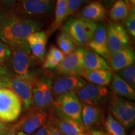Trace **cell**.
<instances>
[{
	"instance_id": "cell-7",
	"label": "cell",
	"mask_w": 135,
	"mask_h": 135,
	"mask_svg": "<svg viewBox=\"0 0 135 135\" xmlns=\"http://www.w3.org/2000/svg\"><path fill=\"white\" fill-rule=\"evenodd\" d=\"M83 105L101 107L109 100L111 93L106 86L86 83L76 93Z\"/></svg>"
},
{
	"instance_id": "cell-38",
	"label": "cell",
	"mask_w": 135,
	"mask_h": 135,
	"mask_svg": "<svg viewBox=\"0 0 135 135\" xmlns=\"http://www.w3.org/2000/svg\"><path fill=\"white\" fill-rule=\"evenodd\" d=\"M4 135H16V130L14 125L10 126L9 128L8 127L6 133Z\"/></svg>"
},
{
	"instance_id": "cell-14",
	"label": "cell",
	"mask_w": 135,
	"mask_h": 135,
	"mask_svg": "<svg viewBox=\"0 0 135 135\" xmlns=\"http://www.w3.org/2000/svg\"><path fill=\"white\" fill-rule=\"evenodd\" d=\"M87 83L81 76H64L51 80V90L54 97L57 98L69 93H76Z\"/></svg>"
},
{
	"instance_id": "cell-4",
	"label": "cell",
	"mask_w": 135,
	"mask_h": 135,
	"mask_svg": "<svg viewBox=\"0 0 135 135\" xmlns=\"http://www.w3.org/2000/svg\"><path fill=\"white\" fill-rule=\"evenodd\" d=\"M111 113L124 128H132L135 123V105L134 103L124 98L111 93L109 98Z\"/></svg>"
},
{
	"instance_id": "cell-10",
	"label": "cell",
	"mask_w": 135,
	"mask_h": 135,
	"mask_svg": "<svg viewBox=\"0 0 135 135\" xmlns=\"http://www.w3.org/2000/svg\"><path fill=\"white\" fill-rule=\"evenodd\" d=\"M33 78L15 76L6 78V88L16 94L25 109H28L33 104Z\"/></svg>"
},
{
	"instance_id": "cell-46",
	"label": "cell",
	"mask_w": 135,
	"mask_h": 135,
	"mask_svg": "<svg viewBox=\"0 0 135 135\" xmlns=\"http://www.w3.org/2000/svg\"><path fill=\"white\" fill-rule=\"evenodd\" d=\"M123 1H124V2L126 4H128L129 6H130V4H129V0H123ZM130 7H131V6H130Z\"/></svg>"
},
{
	"instance_id": "cell-44",
	"label": "cell",
	"mask_w": 135,
	"mask_h": 135,
	"mask_svg": "<svg viewBox=\"0 0 135 135\" xmlns=\"http://www.w3.org/2000/svg\"><path fill=\"white\" fill-rule=\"evenodd\" d=\"M0 88H6V83L0 81Z\"/></svg>"
},
{
	"instance_id": "cell-41",
	"label": "cell",
	"mask_w": 135,
	"mask_h": 135,
	"mask_svg": "<svg viewBox=\"0 0 135 135\" xmlns=\"http://www.w3.org/2000/svg\"><path fill=\"white\" fill-rule=\"evenodd\" d=\"M88 135H109V134H106L105 133L102 132V131L91 130L90 131V133H89Z\"/></svg>"
},
{
	"instance_id": "cell-45",
	"label": "cell",
	"mask_w": 135,
	"mask_h": 135,
	"mask_svg": "<svg viewBox=\"0 0 135 135\" xmlns=\"http://www.w3.org/2000/svg\"><path fill=\"white\" fill-rule=\"evenodd\" d=\"M16 135H28L26 133H25L23 131H18L16 133Z\"/></svg>"
},
{
	"instance_id": "cell-17",
	"label": "cell",
	"mask_w": 135,
	"mask_h": 135,
	"mask_svg": "<svg viewBox=\"0 0 135 135\" xmlns=\"http://www.w3.org/2000/svg\"><path fill=\"white\" fill-rule=\"evenodd\" d=\"M107 10L100 1L94 0L88 3L81 8L78 18L94 23L101 21L106 18Z\"/></svg>"
},
{
	"instance_id": "cell-31",
	"label": "cell",
	"mask_w": 135,
	"mask_h": 135,
	"mask_svg": "<svg viewBox=\"0 0 135 135\" xmlns=\"http://www.w3.org/2000/svg\"><path fill=\"white\" fill-rule=\"evenodd\" d=\"M46 33L45 31H36L32 33L26 39V43L28 44L32 43H47Z\"/></svg>"
},
{
	"instance_id": "cell-11",
	"label": "cell",
	"mask_w": 135,
	"mask_h": 135,
	"mask_svg": "<svg viewBox=\"0 0 135 135\" xmlns=\"http://www.w3.org/2000/svg\"><path fill=\"white\" fill-rule=\"evenodd\" d=\"M107 40L110 55L130 46L129 36L124 26L117 22L109 23L107 26Z\"/></svg>"
},
{
	"instance_id": "cell-27",
	"label": "cell",
	"mask_w": 135,
	"mask_h": 135,
	"mask_svg": "<svg viewBox=\"0 0 135 135\" xmlns=\"http://www.w3.org/2000/svg\"><path fill=\"white\" fill-rule=\"evenodd\" d=\"M119 75L121 78L133 89L135 88V66L133 64L119 71Z\"/></svg>"
},
{
	"instance_id": "cell-15",
	"label": "cell",
	"mask_w": 135,
	"mask_h": 135,
	"mask_svg": "<svg viewBox=\"0 0 135 135\" xmlns=\"http://www.w3.org/2000/svg\"><path fill=\"white\" fill-rule=\"evenodd\" d=\"M56 0H20L19 9L29 16H45L55 10Z\"/></svg>"
},
{
	"instance_id": "cell-3",
	"label": "cell",
	"mask_w": 135,
	"mask_h": 135,
	"mask_svg": "<svg viewBox=\"0 0 135 135\" xmlns=\"http://www.w3.org/2000/svg\"><path fill=\"white\" fill-rule=\"evenodd\" d=\"M33 104L49 114L54 106V98L51 90V80L48 78H37L32 80Z\"/></svg>"
},
{
	"instance_id": "cell-5",
	"label": "cell",
	"mask_w": 135,
	"mask_h": 135,
	"mask_svg": "<svg viewBox=\"0 0 135 135\" xmlns=\"http://www.w3.org/2000/svg\"><path fill=\"white\" fill-rule=\"evenodd\" d=\"M11 50V65L16 76L33 78L35 76L30 72L31 55L29 45L26 43L10 46Z\"/></svg>"
},
{
	"instance_id": "cell-16",
	"label": "cell",
	"mask_w": 135,
	"mask_h": 135,
	"mask_svg": "<svg viewBox=\"0 0 135 135\" xmlns=\"http://www.w3.org/2000/svg\"><path fill=\"white\" fill-rule=\"evenodd\" d=\"M87 46L104 59L109 60L110 55L108 47L107 27L105 25H98L97 30Z\"/></svg>"
},
{
	"instance_id": "cell-21",
	"label": "cell",
	"mask_w": 135,
	"mask_h": 135,
	"mask_svg": "<svg viewBox=\"0 0 135 135\" xmlns=\"http://www.w3.org/2000/svg\"><path fill=\"white\" fill-rule=\"evenodd\" d=\"M80 76L83 78L84 80H87L90 83L106 86L110 83L112 73L110 70H83Z\"/></svg>"
},
{
	"instance_id": "cell-34",
	"label": "cell",
	"mask_w": 135,
	"mask_h": 135,
	"mask_svg": "<svg viewBox=\"0 0 135 135\" xmlns=\"http://www.w3.org/2000/svg\"><path fill=\"white\" fill-rule=\"evenodd\" d=\"M11 54L10 48L6 44L0 41V63L9 58Z\"/></svg>"
},
{
	"instance_id": "cell-43",
	"label": "cell",
	"mask_w": 135,
	"mask_h": 135,
	"mask_svg": "<svg viewBox=\"0 0 135 135\" xmlns=\"http://www.w3.org/2000/svg\"><path fill=\"white\" fill-rule=\"evenodd\" d=\"M7 128H5V129L0 128V135H4L5 134V133H6V129H7Z\"/></svg>"
},
{
	"instance_id": "cell-26",
	"label": "cell",
	"mask_w": 135,
	"mask_h": 135,
	"mask_svg": "<svg viewBox=\"0 0 135 135\" xmlns=\"http://www.w3.org/2000/svg\"><path fill=\"white\" fill-rule=\"evenodd\" d=\"M57 44L59 48L65 55H68L71 53L76 50V45L72 40L66 34L61 31L59 34L57 38Z\"/></svg>"
},
{
	"instance_id": "cell-23",
	"label": "cell",
	"mask_w": 135,
	"mask_h": 135,
	"mask_svg": "<svg viewBox=\"0 0 135 135\" xmlns=\"http://www.w3.org/2000/svg\"><path fill=\"white\" fill-rule=\"evenodd\" d=\"M68 17V0H56L55 7V18L50 27L49 34L51 35L63 25Z\"/></svg>"
},
{
	"instance_id": "cell-6",
	"label": "cell",
	"mask_w": 135,
	"mask_h": 135,
	"mask_svg": "<svg viewBox=\"0 0 135 135\" xmlns=\"http://www.w3.org/2000/svg\"><path fill=\"white\" fill-rule=\"evenodd\" d=\"M22 104L16 94L7 88H0V119L12 122L21 112Z\"/></svg>"
},
{
	"instance_id": "cell-30",
	"label": "cell",
	"mask_w": 135,
	"mask_h": 135,
	"mask_svg": "<svg viewBox=\"0 0 135 135\" xmlns=\"http://www.w3.org/2000/svg\"><path fill=\"white\" fill-rule=\"evenodd\" d=\"M89 1V0H68V16L75 15L82 6Z\"/></svg>"
},
{
	"instance_id": "cell-35",
	"label": "cell",
	"mask_w": 135,
	"mask_h": 135,
	"mask_svg": "<svg viewBox=\"0 0 135 135\" xmlns=\"http://www.w3.org/2000/svg\"><path fill=\"white\" fill-rule=\"evenodd\" d=\"M48 126V135H63L60 131L53 124L47 121Z\"/></svg>"
},
{
	"instance_id": "cell-2",
	"label": "cell",
	"mask_w": 135,
	"mask_h": 135,
	"mask_svg": "<svg viewBox=\"0 0 135 135\" xmlns=\"http://www.w3.org/2000/svg\"><path fill=\"white\" fill-rule=\"evenodd\" d=\"M97 26L98 25L94 22L71 18L65 22L62 30L71 39L76 46L83 47L92 38Z\"/></svg>"
},
{
	"instance_id": "cell-13",
	"label": "cell",
	"mask_w": 135,
	"mask_h": 135,
	"mask_svg": "<svg viewBox=\"0 0 135 135\" xmlns=\"http://www.w3.org/2000/svg\"><path fill=\"white\" fill-rule=\"evenodd\" d=\"M84 50L82 48H76L71 53L65 55L63 60L56 68L61 75L80 76L83 71Z\"/></svg>"
},
{
	"instance_id": "cell-25",
	"label": "cell",
	"mask_w": 135,
	"mask_h": 135,
	"mask_svg": "<svg viewBox=\"0 0 135 135\" xmlns=\"http://www.w3.org/2000/svg\"><path fill=\"white\" fill-rule=\"evenodd\" d=\"M104 126L109 135H126L124 128L111 114L106 118Z\"/></svg>"
},
{
	"instance_id": "cell-36",
	"label": "cell",
	"mask_w": 135,
	"mask_h": 135,
	"mask_svg": "<svg viewBox=\"0 0 135 135\" xmlns=\"http://www.w3.org/2000/svg\"><path fill=\"white\" fill-rule=\"evenodd\" d=\"M34 135H48V126L47 123L35 131Z\"/></svg>"
},
{
	"instance_id": "cell-28",
	"label": "cell",
	"mask_w": 135,
	"mask_h": 135,
	"mask_svg": "<svg viewBox=\"0 0 135 135\" xmlns=\"http://www.w3.org/2000/svg\"><path fill=\"white\" fill-rule=\"evenodd\" d=\"M124 25L126 27V31L128 35L131 38H135V8L132 6L129 8V13L127 18L124 20Z\"/></svg>"
},
{
	"instance_id": "cell-33",
	"label": "cell",
	"mask_w": 135,
	"mask_h": 135,
	"mask_svg": "<svg viewBox=\"0 0 135 135\" xmlns=\"http://www.w3.org/2000/svg\"><path fill=\"white\" fill-rule=\"evenodd\" d=\"M48 55L53 57L54 58H55L56 60H57L60 62L61 61L65 56V55H64L63 52L60 49L57 48V47L54 46V45H52V46H50V49H49Z\"/></svg>"
},
{
	"instance_id": "cell-47",
	"label": "cell",
	"mask_w": 135,
	"mask_h": 135,
	"mask_svg": "<svg viewBox=\"0 0 135 135\" xmlns=\"http://www.w3.org/2000/svg\"><path fill=\"white\" fill-rule=\"evenodd\" d=\"M0 2H1V1H0Z\"/></svg>"
},
{
	"instance_id": "cell-42",
	"label": "cell",
	"mask_w": 135,
	"mask_h": 135,
	"mask_svg": "<svg viewBox=\"0 0 135 135\" xmlns=\"http://www.w3.org/2000/svg\"><path fill=\"white\" fill-rule=\"evenodd\" d=\"M8 126L6 125L4 122H3V121H1L0 119V128H3V129H5V128H7Z\"/></svg>"
},
{
	"instance_id": "cell-19",
	"label": "cell",
	"mask_w": 135,
	"mask_h": 135,
	"mask_svg": "<svg viewBox=\"0 0 135 135\" xmlns=\"http://www.w3.org/2000/svg\"><path fill=\"white\" fill-rule=\"evenodd\" d=\"M103 112L101 107L83 105L81 110V122L85 130L91 129L98 125L103 119Z\"/></svg>"
},
{
	"instance_id": "cell-20",
	"label": "cell",
	"mask_w": 135,
	"mask_h": 135,
	"mask_svg": "<svg viewBox=\"0 0 135 135\" xmlns=\"http://www.w3.org/2000/svg\"><path fill=\"white\" fill-rule=\"evenodd\" d=\"M109 86L113 93L124 98L134 100L135 99V91L118 74H112V78Z\"/></svg>"
},
{
	"instance_id": "cell-40",
	"label": "cell",
	"mask_w": 135,
	"mask_h": 135,
	"mask_svg": "<svg viewBox=\"0 0 135 135\" xmlns=\"http://www.w3.org/2000/svg\"><path fill=\"white\" fill-rule=\"evenodd\" d=\"M6 74V71H5L3 68L0 66V81L5 82V79L4 78Z\"/></svg>"
},
{
	"instance_id": "cell-22",
	"label": "cell",
	"mask_w": 135,
	"mask_h": 135,
	"mask_svg": "<svg viewBox=\"0 0 135 135\" xmlns=\"http://www.w3.org/2000/svg\"><path fill=\"white\" fill-rule=\"evenodd\" d=\"M83 68L86 70H109V67L106 61L90 49L84 50Z\"/></svg>"
},
{
	"instance_id": "cell-37",
	"label": "cell",
	"mask_w": 135,
	"mask_h": 135,
	"mask_svg": "<svg viewBox=\"0 0 135 135\" xmlns=\"http://www.w3.org/2000/svg\"><path fill=\"white\" fill-rule=\"evenodd\" d=\"M114 1L115 0H101V3L105 7L106 9H109Z\"/></svg>"
},
{
	"instance_id": "cell-18",
	"label": "cell",
	"mask_w": 135,
	"mask_h": 135,
	"mask_svg": "<svg viewBox=\"0 0 135 135\" xmlns=\"http://www.w3.org/2000/svg\"><path fill=\"white\" fill-rule=\"evenodd\" d=\"M110 66L114 71H119L134 63L135 54L132 48H129L118 51L110 55Z\"/></svg>"
},
{
	"instance_id": "cell-12",
	"label": "cell",
	"mask_w": 135,
	"mask_h": 135,
	"mask_svg": "<svg viewBox=\"0 0 135 135\" xmlns=\"http://www.w3.org/2000/svg\"><path fill=\"white\" fill-rule=\"evenodd\" d=\"M54 106L73 120L83 125L81 122L82 104L76 93H69L60 96L55 101Z\"/></svg>"
},
{
	"instance_id": "cell-9",
	"label": "cell",
	"mask_w": 135,
	"mask_h": 135,
	"mask_svg": "<svg viewBox=\"0 0 135 135\" xmlns=\"http://www.w3.org/2000/svg\"><path fill=\"white\" fill-rule=\"evenodd\" d=\"M48 122L55 126L63 135H88L83 126L68 117L58 108L53 109L49 113Z\"/></svg>"
},
{
	"instance_id": "cell-8",
	"label": "cell",
	"mask_w": 135,
	"mask_h": 135,
	"mask_svg": "<svg viewBox=\"0 0 135 135\" xmlns=\"http://www.w3.org/2000/svg\"><path fill=\"white\" fill-rule=\"evenodd\" d=\"M28 109L26 113L22 116L14 126L16 131L31 134L46 124L49 114L35 106Z\"/></svg>"
},
{
	"instance_id": "cell-39",
	"label": "cell",
	"mask_w": 135,
	"mask_h": 135,
	"mask_svg": "<svg viewBox=\"0 0 135 135\" xmlns=\"http://www.w3.org/2000/svg\"><path fill=\"white\" fill-rule=\"evenodd\" d=\"M3 4L7 6H12L15 4L16 0H0Z\"/></svg>"
},
{
	"instance_id": "cell-1",
	"label": "cell",
	"mask_w": 135,
	"mask_h": 135,
	"mask_svg": "<svg viewBox=\"0 0 135 135\" xmlns=\"http://www.w3.org/2000/svg\"><path fill=\"white\" fill-rule=\"evenodd\" d=\"M41 22L32 19L16 18L4 25L1 31V38L9 46L25 43L30 35L40 31Z\"/></svg>"
},
{
	"instance_id": "cell-32",
	"label": "cell",
	"mask_w": 135,
	"mask_h": 135,
	"mask_svg": "<svg viewBox=\"0 0 135 135\" xmlns=\"http://www.w3.org/2000/svg\"><path fill=\"white\" fill-rule=\"evenodd\" d=\"M60 63V61H58V60H56L53 57L51 56L50 55L47 54L46 58L44 60L43 68H44L48 69V70H53V69L56 68Z\"/></svg>"
},
{
	"instance_id": "cell-29",
	"label": "cell",
	"mask_w": 135,
	"mask_h": 135,
	"mask_svg": "<svg viewBox=\"0 0 135 135\" xmlns=\"http://www.w3.org/2000/svg\"><path fill=\"white\" fill-rule=\"evenodd\" d=\"M31 53L36 58L43 61L45 58L46 52V45L45 43H32L28 44Z\"/></svg>"
},
{
	"instance_id": "cell-24",
	"label": "cell",
	"mask_w": 135,
	"mask_h": 135,
	"mask_svg": "<svg viewBox=\"0 0 135 135\" xmlns=\"http://www.w3.org/2000/svg\"><path fill=\"white\" fill-rule=\"evenodd\" d=\"M130 8L123 0H116L110 8L109 18L111 21L117 23L125 20L127 18Z\"/></svg>"
}]
</instances>
